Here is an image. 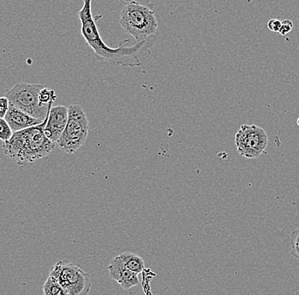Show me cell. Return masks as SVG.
Returning <instances> with one entry per match:
<instances>
[{"mask_svg":"<svg viewBox=\"0 0 299 295\" xmlns=\"http://www.w3.org/2000/svg\"><path fill=\"white\" fill-rule=\"evenodd\" d=\"M78 12L81 22V34L87 45L93 50L96 60L118 68H138L144 65L152 55L156 35L131 45L130 40H122L116 48L108 46L100 35L91 10L92 0H82Z\"/></svg>","mask_w":299,"mask_h":295,"instance_id":"obj_1","label":"cell"},{"mask_svg":"<svg viewBox=\"0 0 299 295\" xmlns=\"http://www.w3.org/2000/svg\"><path fill=\"white\" fill-rule=\"evenodd\" d=\"M53 103L52 101L48 105L47 116L41 124L14 132L8 141L4 142V154L18 165L24 166L46 158L54 149L56 143L44 133L48 111Z\"/></svg>","mask_w":299,"mask_h":295,"instance_id":"obj_2","label":"cell"},{"mask_svg":"<svg viewBox=\"0 0 299 295\" xmlns=\"http://www.w3.org/2000/svg\"><path fill=\"white\" fill-rule=\"evenodd\" d=\"M124 5L119 23L125 33L134 37L136 42L154 36L158 22L152 0H120Z\"/></svg>","mask_w":299,"mask_h":295,"instance_id":"obj_3","label":"cell"},{"mask_svg":"<svg viewBox=\"0 0 299 295\" xmlns=\"http://www.w3.org/2000/svg\"><path fill=\"white\" fill-rule=\"evenodd\" d=\"M88 130L90 123L84 108L78 104L71 105L68 107V119L65 130L57 144L66 153H75L85 143Z\"/></svg>","mask_w":299,"mask_h":295,"instance_id":"obj_4","label":"cell"},{"mask_svg":"<svg viewBox=\"0 0 299 295\" xmlns=\"http://www.w3.org/2000/svg\"><path fill=\"white\" fill-rule=\"evenodd\" d=\"M44 87L41 85L19 83L7 91L6 96L10 105L42 121L47 116L50 105L40 104L38 94Z\"/></svg>","mask_w":299,"mask_h":295,"instance_id":"obj_5","label":"cell"},{"mask_svg":"<svg viewBox=\"0 0 299 295\" xmlns=\"http://www.w3.org/2000/svg\"><path fill=\"white\" fill-rule=\"evenodd\" d=\"M50 275L59 281L68 295H86L91 288L87 273L68 260H59L51 268Z\"/></svg>","mask_w":299,"mask_h":295,"instance_id":"obj_6","label":"cell"},{"mask_svg":"<svg viewBox=\"0 0 299 295\" xmlns=\"http://www.w3.org/2000/svg\"><path fill=\"white\" fill-rule=\"evenodd\" d=\"M266 130L257 125H242L236 135L237 152L246 158H260L268 146Z\"/></svg>","mask_w":299,"mask_h":295,"instance_id":"obj_7","label":"cell"},{"mask_svg":"<svg viewBox=\"0 0 299 295\" xmlns=\"http://www.w3.org/2000/svg\"><path fill=\"white\" fill-rule=\"evenodd\" d=\"M68 119V107L65 106H51L48 111V119L46 123L44 133L46 136L57 143L60 135L65 130Z\"/></svg>","mask_w":299,"mask_h":295,"instance_id":"obj_8","label":"cell"},{"mask_svg":"<svg viewBox=\"0 0 299 295\" xmlns=\"http://www.w3.org/2000/svg\"><path fill=\"white\" fill-rule=\"evenodd\" d=\"M110 277L121 285L124 289H130L140 283L138 274L128 268L120 255L116 256L108 265Z\"/></svg>","mask_w":299,"mask_h":295,"instance_id":"obj_9","label":"cell"},{"mask_svg":"<svg viewBox=\"0 0 299 295\" xmlns=\"http://www.w3.org/2000/svg\"><path fill=\"white\" fill-rule=\"evenodd\" d=\"M6 121L12 128L13 132H16L19 130H24L29 127L34 126L42 123L44 120H40L38 118H34L28 113L18 109L14 106L10 105L8 112L6 116Z\"/></svg>","mask_w":299,"mask_h":295,"instance_id":"obj_10","label":"cell"},{"mask_svg":"<svg viewBox=\"0 0 299 295\" xmlns=\"http://www.w3.org/2000/svg\"><path fill=\"white\" fill-rule=\"evenodd\" d=\"M120 257L128 268L137 274L142 273L144 270V262L140 256L131 252H125L120 254Z\"/></svg>","mask_w":299,"mask_h":295,"instance_id":"obj_11","label":"cell"},{"mask_svg":"<svg viewBox=\"0 0 299 295\" xmlns=\"http://www.w3.org/2000/svg\"><path fill=\"white\" fill-rule=\"evenodd\" d=\"M44 294L46 295H68V292L63 288L56 279L48 275V278L42 287Z\"/></svg>","mask_w":299,"mask_h":295,"instance_id":"obj_12","label":"cell"},{"mask_svg":"<svg viewBox=\"0 0 299 295\" xmlns=\"http://www.w3.org/2000/svg\"><path fill=\"white\" fill-rule=\"evenodd\" d=\"M38 100L40 104L42 106H48L50 102L52 101L54 102L56 100V95L54 93V90L44 87L38 94Z\"/></svg>","mask_w":299,"mask_h":295,"instance_id":"obj_13","label":"cell"},{"mask_svg":"<svg viewBox=\"0 0 299 295\" xmlns=\"http://www.w3.org/2000/svg\"><path fill=\"white\" fill-rule=\"evenodd\" d=\"M13 133L6 118H0V140L4 142L8 141L13 135Z\"/></svg>","mask_w":299,"mask_h":295,"instance_id":"obj_14","label":"cell"},{"mask_svg":"<svg viewBox=\"0 0 299 295\" xmlns=\"http://www.w3.org/2000/svg\"><path fill=\"white\" fill-rule=\"evenodd\" d=\"M290 244L292 255L299 259V228L292 233Z\"/></svg>","mask_w":299,"mask_h":295,"instance_id":"obj_15","label":"cell"},{"mask_svg":"<svg viewBox=\"0 0 299 295\" xmlns=\"http://www.w3.org/2000/svg\"><path fill=\"white\" fill-rule=\"evenodd\" d=\"M294 29V23L290 20H284L282 22V27L280 29L279 34L282 36H286Z\"/></svg>","mask_w":299,"mask_h":295,"instance_id":"obj_16","label":"cell"},{"mask_svg":"<svg viewBox=\"0 0 299 295\" xmlns=\"http://www.w3.org/2000/svg\"><path fill=\"white\" fill-rule=\"evenodd\" d=\"M10 102L6 96L0 97V118H6L7 112H8Z\"/></svg>","mask_w":299,"mask_h":295,"instance_id":"obj_17","label":"cell"},{"mask_svg":"<svg viewBox=\"0 0 299 295\" xmlns=\"http://www.w3.org/2000/svg\"><path fill=\"white\" fill-rule=\"evenodd\" d=\"M280 27H282V22L278 19H272L268 23V29L274 33H279Z\"/></svg>","mask_w":299,"mask_h":295,"instance_id":"obj_18","label":"cell"},{"mask_svg":"<svg viewBox=\"0 0 299 295\" xmlns=\"http://www.w3.org/2000/svg\"><path fill=\"white\" fill-rule=\"evenodd\" d=\"M298 125H299V118H298Z\"/></svg>","mask_w":299,"mask_h":295,"instance_id":"obj_19","label":"cell"}]
</instances>
